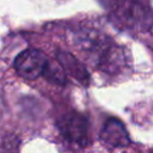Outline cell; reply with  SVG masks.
Returning a JSON list of instances; mask_svg holds the SVG:
<instances>
[{
    "label": "cell",
    "instance_id": "obj_1",
    "mask_svg": "<svg viewBox=\"0 0 153 153\" xmlns=\"http://www.w3.org/2000/svg\"><path fill=\"white\" fill-rule=\"evenodd\" d=\"M80 44L94 57L96 65L105 72L114 73L124 63L122 49L97 32L84 33L80 37Z\"/></svg>",
    "mask_w": 153,
    "mask_h": 153
},
{
    "label": "cell",
    "instance_id": "obj_2",
    "mask_svg": "<svg viewBox=\"0 0 153 153\" xmlns=\"http://www.w3.org/2000/svg\"><path fill=\"white\" fill-rule=\"evenodd\" d=\"M111 18L116 25L131 31H148L153 26L152 10L137 0H118L111 10Z\"/></svg>",
    "mask_w": 153,
    "mask_h": 153
},
{
    "label": "cell",
    "instance_id": "obj_3",
    "mask_svg": "<svg viewBox=\"0 0 153 153\" xmlns=\"http://www.w3.org/2000/svg\"><path fill=\"white\" fill-rule=\"evenodd\" d=\"M14 69L19 76L35 80L49 68V60L44 53L38 49H26L14 60Z\"/></svg>",
    "mask_w": 153,
    "mask_h": 153
},
{
    "label": "cell",
    "instance_id": "obj_4",
    "mask_svg": "<svg viewBox=\"0 0 153 153\" xmlns=\"http://www.w3.org/2000/svg\"><path fill=\"white\" fill-rule=\"evenodd\" d=\"M57 128L67 141L79 146H86L88 143V123L84 115L76 111H69L59 118Z\"/></svg>",
    "mask_w": 153,
    "mask_h": 153
},
{
    "label": "cell",
    "instance_id": "obj_5",
    "mask_svg": "<svg viewBox=\"0 0 153 153\" xmlns=\"http://www.w3.org/2000/svg\"><path fill=\"white\" fill-rule=\"evenodd\" d=\"M102 141L111 148L123 147L129 143L128 133L123 123L116 118H109L100 131Z\"/></svg>",
    "mask_w": 153,
    "mask_h": 153
},
{
    "label": "cell",
    "instance_id": "obj_6",
    "mask_svg": "<svg viewBox=\"0 0 153 153\" xmlns=\"http://www.w3.org/2000/svg\"><path fill=\"white\" fill-rule=\"evenodd\" d=\"M59 61L69 73H72L73 76L78 78L80 81H85L87 79V72L85 68L68 53H59Z\"/></svg>",
    "mask_w": 153,
    "mask_h": 153
}]
</instances>
